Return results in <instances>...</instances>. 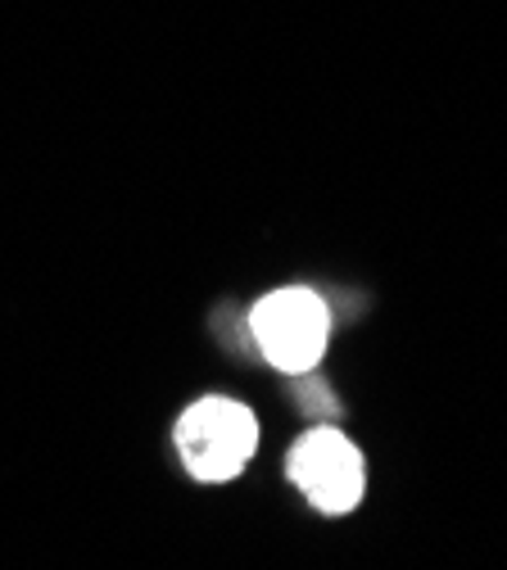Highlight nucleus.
Returning <instances> with one entry per match:
<instances>
[{
	"label": "nucleus",
	"instance_id": "f257e3e1",
	"mask_svg": "<svg viewBox=\"0 0 507 570\" xmlns=\"http://www.w3.org/2000/svg\"><path fill=\"white\" fill-rule=\"evenodd\" d=\"M263 425L245 399L199 394L173 421V453L195 484H232L259 458Z\"/></svg>",
	"mask_w": 507,
	"mask_h": 570
},
{
	"label": "nucleus",
	"instance_id": "7ed1b4c3",
	"mask_svg": "<svg viewBox=\"0 0 507 570\" xmlns=\"http://www.w3.org/2000/svg\"><path fill=\"white\" fill-rule=\"evenodd\" d=\"M285 480L313 512L349 517L368 498V458L335 425H313L285 449Z\"/></svg>",
	"mask_w": 507,
	"mask_h": 570
},
{
	"label": "nucleus",
	"instance_id": "f03ea898",
	"mask_svg": "<svg viewBox=\"0 0 507 570\" xmlns=\"http://www.w3.org/2000/svg\"><path fill=\"white\" fill-rule=\"evenodd\" d=\"M250 340L281 376H309L331 348V304L313 285H276L250 308Z\"/></svg>",
	"mask_w": 507,
	"mask_h": 570
}]
</instances>
